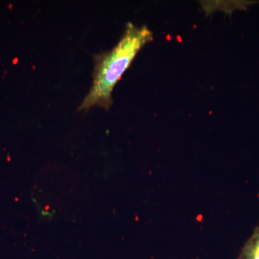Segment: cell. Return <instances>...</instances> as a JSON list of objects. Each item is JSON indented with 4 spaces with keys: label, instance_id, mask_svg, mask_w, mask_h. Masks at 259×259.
<instances>
[{
    "label": "cell",
    "instance_id": "obj_1",
    "mask_svg": "<svg viewBox=\"0 0 259 259\" xmlns=\"http://www.w3.org/2000/svg\"><path fill=\"white\" fill-rule=\"evenodd\" d=\"M152 40V32L147 27L127 23L125 33L117 46L111 51L96 56L93 87L79 110H87L96 105L108 110L116 83L140 50Z\"/></svg>",
    "mask_w": 259,
    "mask_h": 259
},
{
    "label": "cell",
    "instance_id": "obj_2",
    "mask_svg": "<svg viewBox=\"0 0 259 259\" xmlns=\"http://www.w3.org/2000/svg\"><path fill=\"white\" fill-rule=\"evenodd\" d=\"M236 259H259V226L255 227Z\"/></svg>",
    "mask_w": 259,
    "mask_h": 259
}]
</instances>
